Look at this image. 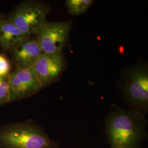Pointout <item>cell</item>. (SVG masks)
Listing matches in <instances>:
<instances>
[{
	"mask_svg": "<svg viewBox=\"0 0 148 148\" xmlns=\"http://www.w3.org/2000/svg\"><path fill=\"white\" fill-rule=\"evenodd\" d=\"M71 27L70 21H47L35 35L43 53L53 54L63 51Z\"/></svg>",
	"mask_w": 148,
	"mask_h": 148,
	"instance_id": "obj_5",
	"label": "cell"
},
{
	"mask_svg": "<svg viewBox=\"0 0 148 148\" xmlns=\"http://www.w3.org/2000/svg\"><path fill=\"white\" fill-rule=\"evenodd\" d=\"M66 62L63 51L53 53H43L32 68L42 88L58 79L66 68Z\"/></svg>",
	"mask_w": 148,
	"mask_h": 148,
	"instance_id": "obj_7",
	"label": "cell"
},
{
	"mask_svg": "<svg viewBox=\"0 0 148 148\" xmlns=\"http://www.w3.org/2000/svg\"><path fill=\"white\" fill-rule=\"evenodd\" d=\"M49 5L38 1H26L21 3L12 12L8 19L27 37L35 35L47 22L50 12Z\"/></svg>",
	"mask_w": 148,
	"mask_h": 148,
	"instance_id": "obj_4",
	"label": "cell"
},
{
	"mask_svg": "<svg viewBox=\"0 0 148 148\" xmlns=\"http://www.w3.org/2000/svg\"><path fill=\"white\" fill-rule=\"evenodd\" d=\"M2 148H58L42 128L32 122L17 123L0 131Z\"/></svg>",
	"mask_w": 148,
	"mask_h": 148,
	"instance_id": "obj_2",
	"label": "cell"
},
{
	"mask_svg": "<svg viewBox=\"0 0 148 148\" xmlns=\"http://www.w3.org/2000/svg\"><path fill=\"white\" fill-rule=\"evenodd\" d=\"M93 2V0H67L66 5L70 14L79 16L88 10Z\"/></svg>",
	"mask_w": 148,
	"mask_h": 148,
	"instance_id": "obj_10",
	"label": "cell"
},
{
	"mask_svg": "<svg viewBox=\"0 0 148 148\" xmlns=\"http://www.w3.org/2000/svg\"><path fill=\"white\" fill-rule=\"evenodd\" d=\"M5 20V17L3 15H2L1 14H0V26L2 24V23Z\"/></svg>",
	"mask_w": 148,
	"mask_h": 148,
	"instance_id": "obj_13",
	"label": "cell"
},
{
	"mask_svg": "<svg viewBox=\"0 0 148 148\" xmlns=\"http://www.w3.org/2000/svg\"><path fill=\"white\" fill-rule=\"evenodd\" d=\"M146 116L115 106L104 120V132L110 148H143L147 137Z\"/></svg>",
	"mask_w": 148,
	"mask_h": 148,
	"instance_id": "obj_1",
	"label": "cell"
},
{
	"mask_svg": "<svg viewBox=\"0 0 148 148\" xmlns=\"http://www.w3.org/2000/svg\"><path fill=\"white\" fill-rule=\"evenodd\" d=\"M41 88L32 67L16 68L9 75L10 102L29 97Z\"/></svg>",
	"mask_w": 148,
	"mask_h": 148,
	"instance_id": "obj_6",
	"label": "cell"
},
{
	"mask_svg": "<svg viewBox=\"0 0 148 148\" xmlns=\"http://www.w3.org/2000/svg\"><path fill=\"white\" fill-rule=\"evenodd\" d=\"M28 37L8 19H5L0 26V45L5 51L12 50Z\"/></svg>",
	"mask_w": 148,
	"mask_h": 148,
	"instance_id": "obj_9",
	"label": "cell"
},
{
	"mask_svg": "<svg viewBox=\"0 0 148 148\" xmlns=\"http://www.w3.org/2000/svg\"><path fill=\"white\" fill-rule=\"evenodd\" d=\"M11 64L3 55L0 54V77H6L10 75Z\"/></svg>",
	"mask_w": 148,
	"mask_h": 148,
	"instance_id": "obj_12",
	"label": "cell"
},
{
	"mask_svg": "<svg viewBox=\"0 0 148 148\" xmlns=\"http://www.w3.org/2000/svg\"><path fill=\"white\" fill-rule=\"evenodd\" d=\"M9 102V76H8L0 77V106Z\"/></svg>",
	"mask_w": 148,
	"mask_h": 148,
	"instance_id": "obj_11",
	"label": "cell"
},
{
	"mask_svg": "<svg viewBox=\"0 0 148 148\" xmlns=\"http://www.w3.org/2000/svg\"><path fill=\"white\" fill-rule=\"evenodd\" d=\"M11 51L17 68L21 69L32 67L43 53L36 40L31 37L23 40Z\"/></svg>",
	"mask_w": 148,
	"mask_h": 148,
	"instance_id": "obj_8",
	"label": "cell"
},
{
	"mask_svg": "<svg viewBox=\"0 0 148 148\" xmlns=\"http://www.w3.org/2000/svg\"><path fill=\"white\" fill-rule=\"evenodd\" d=\"M129 110L146 116L148 110V69L139 65L131 70L123 88Z\"/></svg>",
	"mask_w": 148,
	"mask_h": 148,
	"instance_id": "obj_3",
	"label": "cell"
}]
</instances>
